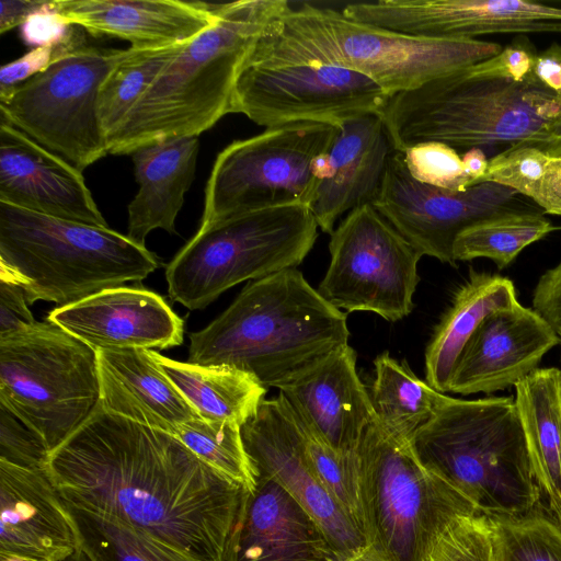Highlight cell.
Returning a JSON list of instances; mask_svg holds the SVG:
<instances>
[{
  "label": "cell",
  "mask_w": 561,
  "mask_h": 561,
  "mask_svg": "<svg viewBox=\"0 0 561 561\" xmlns=\"http://www.w3.org/2000/svg\"><path fill=\"white\" fill-rule=\"evenodd\" d=\"M185 44L156 49L129 47L127 55L108 72L98 95V116L106 145L157 76Z\"/></svg>",
  "instance_id": "35"
},
{
  "label": "cell",
  "mask_w": 561,
  "mask_h": 561,
  "mask_svg": "<svg viewBox=\"0 0 561 561\" xmlns=\"http://www.w3.org/2000/svg\"><path fill=\"white\" fill-rule=\"evenodd\" d=\"M404 164L416 181L455 192L473 186L461 153L448 145L431 141L402 152Z\"/></svg>",
  "instance_id": "40"
},
{
  "label": "cell",
  "mask_w": 561,
  "mask_h": 561,
  "mask_svg": "<svg viewBox=\"0 0 561 561\" xmlns=\"http://www.w3.org/2000/svg\"><path fill=\"white\" fill-rule=\"evenodd\" d=\"M389 98L366 76L332 65H245L231 113L272 128L293 123H337L385 108Z\"/></svg>",
  "instance_id": "14"
},
{
  "label": "cell",
  "mask_w": 561,
  "mask_h": 561,
  "mask_svg": "<svg viewBox=\"0 0 561 561\" xmlns=\"http://www.w3.org/2000/svg\"><path fill=\"white\" fill-rule=\"evenodd\" d=\"M198 148L196 136H182L147 144L130 153L139 185L128 205L126 236L134 242L145 245L154 229L176 233L175 220L195 176Z\"/></svg>",
  "instance_id": "27"
},
{
  "label": "cell",
  "mask_w": 561,
  "mask_h": 561,
  "mask_svg": "<svg viewBox=\"0 0 561 561\" xmlns=\"http://www.w3.org/2000/svg\"><path fill=\"white\" fill-rule=\"evenodd\" d=\"M0 203L108 227L82 171L4 121L0 122Z\"/></svg>",
  "instance_id": "21"
},
{
  "label": "cell",
  "mask_w": 561,
  "mask_h": 561,
  "mask_svg": "<svg viewBox=\"0 0 561 561\" xmlns=\"http://www.w3.org/2000/svg\"><path fill=\"white\" fill-rule=\"evenodd\" d=\"M343 561H388L382 554H380L375 548L366 545L358 553L347 558Z\"/></svg>",
  "instance_id": "50"
},
{
  "label": "cell",
  "mask_w": 561,
  "mask_h": 561,
  "mask_svg": "<svg viewBox=\"0 0 561 561\" xmlns=\"http://www.w3.org/2000/svg\"><path fill=\"white\" fill-rule=\"evenodd\" d=\"M370 400L377 423L394 440L409 445L448 396L420 379L405 360L386 351L375 360Z\"/></svg>",
  "instance_id": "31"
},
{
  "label": "cell",
  "mask_w": 561,
  "mask_h": 561,
  "mask_svg": "<svg viewBox=\"0 0 561 561\" xmlns=\"http://www.w3.org/2000/svg\"><path fill=\"white\" fill-rule=\"evenodd\" d=\"M514 388L536 482L557 515L561 511V369L538 368Z\"/></svg>",
  "instance_id": "29"
},
{
  "label": "cell",
  "mask_w": 561,
  "mask_h": 561,
  "mask_svg": "<svg viewBox=\"0 0 561 561\" xmlns=\"http://www.w3.org/2000/svg\"><path fill=\"white\" fill-rule=\"evenodd\" d=\"M59 561H92V559L79 547L73 553Z\"/></svg>",
  "instance_id": "52"
},
{
  "label": "cell",
  "mask_w": 561,
  "mask_h": 561,
  "mask_svg": "<svg viewBox=\"0 0 561 561\" xmlns=\"http://www.w3.org/2000/svg\"><path fill=\"white\" fill-rule=\"evenodd\" d=\"M362 533L388 561H425L438 534L456 517L480 514L458 488L425 468L410 444L375 421L357 447Z\"/></svg>",
  "instance_id": "9"
},
{
  "label": "cell",
  "mask_w": 561,
  "mask_h": 561,
  "mask_svg": "<svg viewBox=\"0 0 561 561\" xmlns=\"http://www.w3.org/2000/svg\"><path fill=\"white\" fill-rule=\"evenodd\" d=\"M278 390L298 425L340 451L356 450L376 419L348 344Z\"/></svg>",
  "instance_id": "22"
},
{
  "label": "cell",
  "mask_w": 561,
  "mask_h": 561,
  "mask_svg": "<svg viewBox=\"0 0 561 561\" xmlns=\"http://www.w3.org/2000/svg\"><path fill=\"white\" fill-rule=\"evenodd\" d=\"M561 343L551 325L519 302L489 314L465 345L448 392L492 393L515 386L538 369L542 357Z\"/></svg>",
  "instance_id": "18"
},
{
  "label": "cell",
  "mask_w": 561,
  "mask_h": 561,
  "mask_svg": "<svg viewBox=\"0 0 561 561\" xmlns=\"http://www.w3.org/2000/svg\"><path fill=\"white\" fill-rule=\"evenodd\" d=\"M342 13L357 22L424 38L561 33L560 7L526 0H379L350 3Z\"/></svg>",
  "instance_id": "17"
},
{
  "label": "cell",
  "mask_w": 561,
  "mask_h": 561,
  "mask_svg": "<svg viewBox=\"0 0 561 561\" xmlns=\"http://www.w3.org/2000/svg\"><path fill=\"white\" fill-rule=\"evenodd\" d=\"M76 27L77 25L68 24L62 19L49 0L43 9L30 15L21 25V38L25 45L33 48L57 45L69 38Z\"/></svg>",
  "instance_id": "44"
},
{
  "label": "cell",
  "mask_w": 561,
  "mask_h": 561,
  "mask_svg": "<svg viewBox=\"0 0 561 561\" xmlns=\"http://www.w3.org/2000/svg\"><path fill=\"white\" fill-rule=\"evenodd\" d=\"M47 319L95 351H163L181 345L184 339V320L162 296L142 287L108 288L56 307Z\"/></svg>",
  "instance_id": "19"
},
{
  "label": "cell",
  "mask_w": 561,
  "mask_h": 561,
  "mask_svg": "<svg viewBox=\"0 0 561 561\" xmlns=\"http://www.w3.org/2000/svg\"><path fill=\"white\" fill-rule=\"evenodd\" d=\"M226 561H341L318 523L276 482L256 474Z\"/></svg>",
  "instance_id": "23"
},
{
  "label": "cell",
  "mask_w": 561,
  "mask_h": 561,
  "mask_svg": "<svg viewBox=\"0 0 561 561\" xmlns=\"http://www.w3.org/2000/svg\"><path fill=\"white\" fill-rule=\"evenodd\" d=\"M490 520L497 561H561V527L542 512Z\"/></svg>",
  "instance_id": "37"
},
{
  "label": "cell",
  "mask_w": 561,
  "mask_h": 561,
  "mask_svg": "<svg viewBox=\"0 0 561 561\" xmlns=\"http://www.w3.org/2000/svg\"><path fill=\"white\" fill-rule=\"evenodd\" d=\"M241 434L255 473L279 484L318 523L341 561L366 547L362 531L314 477L302 432L279 396L265 399Z\"/></svg>",
  "instance_id": "16"
},
{
  "label": "cell",
  "mask_w": 561,
  "mask_h": 561,
  "mask_svg": "<svg viewBox=\"0 0 561 561\" xmlns=\"http://www.w3.org/2000/svg\"><path fill=\"white\" fill-rule=\"evenodd\" d=\"M127 49L87 45L0 94L4 121L80 171L107 152L98 116L100 87Z\"/></svg>",
  "instance_id": "12"
},
{
  "label": "cell",
  "mask_w": 561,
  "mask_h": 561,
  "mask_svg": "<svg viewBox=\"0 0 561 561\" xmlns=\"http://www.w3.org/2000/svg\"><path fill=\"white\" fill-rule=\"evenodd\" d=\"M300 430L314 477L362 531L360 463L357 450L333 449L301 427Z\"/></svg>",
  "instance_id": "38"
},
{
  "label": "cell",
  "mask_w": 561,
  "mask_h": 561,
  "mask_svg": "<svg viewBox=\"0 0 561 561\" xmlns=\"http://www.w3.org/2000/svg\"><path fill=\"white\" fill-rule=\"evenodd\" d=\"M503 49L481 39L405 35L304 2L272 21L245 65L323 64L359 72L390 99Z\"/></svg>",
  "instance_id": "5"
},
{
  "label": "cell",
  "mask_w": 561,
  "mask_h": 561,
  "mask_svg": "<svg viewBox=\"0 0 561 561\" xmlns=\"http://www.w3.org/2000/svg\"><path fill=\"white\" fill-rule=\"evenodd\" d=\"M465 165L473 179V186L477 185L480 179L484 175L489 159L485 152L480 148H472L461 153Z\"/></svg>",
  "instance_id": "49"
},
{
  "label": "cell",
  "mask_w": 561,
  "mask_h": 561,
  "mask_svg": "<svg viewBox=\"0 0 561 561\" xmlns=\"http://www.w3.org/2000/svg\"><path fill=\"white\" fill-rule=\"evenodd\" d=\"M373 206L423 256L457 266L456 238L489 216L539 208L501 184L484 182L463 192L421 183L409 173L402 152L390 156Z\"/></svg>",
  "instance_id": "15"
},
{
  "label": "cell",
  "mask_w": 561,
  "mask_h": 561,
  "mask_svg": "<svg viewBox=\"0 0 561 561\" xmlns=\"http://www.w3.org/2000/svg\"><path fill=\"white\" fill-rule=\"evenodd\" d=\"M348 337L346 314L287 268L248 283L219 317L191 333L187 362L234 367L279 389Z\"/></svg>",
  "instance_id": "2"
},
{
  "label": "cell",
  "mask_w": 561,
  "mask_h": 561,
  "mask_svg": "<svg viewBox=\"0 0 561 561\" xmlns=\"http://www.w3.org/2000/svg\"><path fill=\"white\" fill-rule=\"evenodd\" d=\"M49 0H1L0 33L21 26L26 19L43 9Z\"/></svg>",
  "instance_id": "48"
},
{
  "label": "cell",
  "mask_w": 561,
  "mask_h": 561,
  "mask_svg": "<svg viewBox=\"0 0 561 561\" xmlns=\"http://www.w3.org/2000/svg\"><path fill=\"white\" fill-rule=\"evenodd\" d=\"M394 151L381 116L366 113L336 124L328 150L316 158L318 186L310 210L318 227L331 234L354 208L371 204Z\"/></svg>",
  "instance_id": "20"
},
{
  "label": "cell",
  "mask_w": 561,
  "mask_h": 561,
  "mask_svg": "<svg viewBox=\"0 0 561 561\" xmlns=\"http://www.w3.org/2000/svg\"><path fill=\"white\" fill-rule=\"evenodd\" d=\"M45 470L65 501L127 523L197 561H226L248 492L172 434L99 402L49 454Z\"/></svg>",
  "instance_id": "1"
},
{
  "label": "cell",
  "mask_w": 561,
  "mask_h": 561,
  "mask_svg": "<svg viewBox=\"0 0 561 561\" xmlns=\"http://www.w3.org/2000/svg\"><path fill=\"white\" fill-rule=\"evenodd\" d=\"M484 182L512 188L545 215L561 216V156L526 142L510 146L489 159L478 184Z\"/></svg>",
  "instance_id": "34"
},
{
  "label": "cell",
  "mask_w": 561,
  "mask_h": 561,
  "mask_svg": "<svg viewBox=\"0 0 561 561\" xmlns=\"http://www.w3.org/2000/svg\"><path fill=\"white\" fill-rule=\"evenodd\" d=\"M172 435L221 476L247 491L255 486L256 473L247 454L239 424L197 416L181 424Z\"/></svg>",
  "instance_id": "36"
},
{
  "label": "cell",
  "mask_w": 561,
  "mask_h": 561,
  "mask_svg": "<svg viewBox=\"0 0 561 561\" xmlns=\"http://www.w3.org/2000/svg\"><path fill=\"white\" fill-rule=\"evenodd\" d=\"M556 520L558 522V524L561 527V511L556 515Z\"/></svg>",
  "instance_id": "53"
},
{
  "label": "cell",
  "mask_w": 561,
  "mask_h": 561,
  "mask_svg": "<svg viewBox=\"0 0 561 561\" xmlns=\"http://www.w3.org/2000/svg\"><path fill=\"white\" fill-rule=\"evenodd\" d=\"M531 76L546 89L561 94V44L553 42L537 53Z\"/></svg>",
  "instance_id": "47"
},
{
  "label": "cell",
  "mask_w": 561,
  "mask_h": 561,
  "mask_svg": "<svg viewBox=\"0 0 561 561\" xmlns=\"http://www.w3.org/2000/svg\"><path fill=\"white\" fill-rule=\"evenodd\" d=\"M517 304L512 279L471 268L427 344L426 381L435 390L448 392L456 363L473 332L489 314Z\"/></svg>",
  "instance_id": "28"
},
{
  "label": "cell",
  "mask_w": 561,
  "mask_h": 561,
  "mask_svg": "<svg viewBox=\"0 0 561 561\" xmlns=\"http://www.w3.org/2000/svg\"><path fill=\"white\" fill-rule=\"evenodd\" d=\"M554 229L540 208L499 213L465 229L455 240L454 257L456 262L485 257L504 270Z\"/></svg>",
  "instance_id": "33"
},
{
  "label": "cell",
  "mask_w": 561,
  "mask_h": 561,
  "mask_svg": "<svg viewBox=\"0 0 561 561\" xmlns=\"http://www.w3.org/2000/svg\"><path fill=\"white\" fill-rule=\"evenodd\" d=\"M99 404L106 411L173 434L197 417L150 350H98Z\"/></svg>",
  "instance_id": "26"
},
{
  "label": "cell",
  "mask_w": 561,
  "mask_h": 561,
  "mask_svg": "<svg viewBox=\"0 0 561 561\" xmlns=\"http://www.w3.org/2000/svg\"><path fill=\"white\" fill-rule=\"evenodd\" d=\"M318 228L304 204L241 213L199 226L167 265L169 296L190 310L204 309L244 280L296 268L313 248Z\"/></svg>",
  "instance_id": "8"
},
{
  "label": "cell",
  "mask_w": 561,
  "mask_h": 561,
  "mask_svg": "<svg viewBox=\"0 0 561 561\" xmlns=\"http://www.w3.org/2000/svg\"><path fill=\"white\" fill-rule=\"evenodd\" d=\"M533 309L554 330L561 340V262L547 270L533 294Z\"/></svg>",
  "instance_id": "45"
},
{
  "label": "cell",
  "mask_w": 561,
  "mask_h": 561,
  "mask_svg": "<svg viewBox=\"0 0 561 561\" xmlns=\"http://www.w3.org/2000/svg\"><path fill=\"white\" fill-rule=\"evenodd\" d=\"M87 32L77 25L65 42L57 45L32 48L22 57L5 64L0 69V94H5L32 77L45 71L58 59L88 45Z\"/></svg>",
  "instance_id": "41"
},
{
  "label": "cell",
  "mask_w": 561,
  "mask_h": 561,
  "mask_svg": "<svg viewBox=\"0 0 561 561\" xmlns=\"http://www.w3.org/2000/svg\"><path fill=\"white\" fill-rule=\"evenodd\" d=\"M27 305L24 290L20 286L0 279V337L37 322Z\"/></svg>",
  "instance_id": "46"
},
{
  "label": "cell",
  "mask_w": 561,
  "mask_h": 561,
  "mask_svg": "<svg viewBox=\"0 0 561 561\" xmlns=\"http://www.w3.org/2000/svg\"><path fill=\"white\" fill-rule=\"evenodd\" d=\"M49 450L42 438L0 405V460L34 469H45Z\"/></svg>",
  "instance_id": "42"
},
{
  "label": "cell",
  "mask_w": 561,
  "mask_h": 561,
  "mask_svg": "<svg viewBox=\"0 0 561 561\" xmlns=\"http://www.w3.org/2000/svg\"><path fill=\"white\" fill-rule=\"evenodd\" d=\"M410 446L425 468L465 493L481 515L502 519L537 511L542 494L513 397H448Z\"/></svg>",
  "instance_id": "6"
},
{
  "label": "cell",
  "mask_w": 561,
  "mask_h": 561,
  "mask_svg": "<svg viewBox=\"0 0 561 561\" xmlns=\"http://www.w3.org/2000/svg\"><path fill=\"white\" fill-rule=\"evenodd\" d=\"M96 351L50 320L0 337V405L49 453L99 402Z\"/></svg>",
  "instance_id": "10"
},
{
  "label": "cell",
  "mask_w": 561,
  "mask_h": 561,
  "mask_svg": "<svg viewBox=\"0 0 561 561\" xmlns=\"http://www.w3.org/2000/svg\"><path fill=\"white\" fill-rule=\"evenodd\" d=\"M537 53L535 45L526 35H518L497 55L474 66L485 75L524 82L533 79L531 69Z\"/></svg>",
  "instance_id": "43"
},
{
  "label": "cell",
  "mask_w": 561,
  "mask_h": 561,
  "mask_svg": "<svg viewBox=\"0 0 561 561\" xmlns=\"http://www.w3.org/2000/svg\"><path fill=\"white\" fill-rule=\"evenodd\" d=\"M330 237L331 260L318 287L328 302L392 322L411 313L422 255L371 204L346 214Z\"/></svg>",
  "instance_id": "13"
},
{
  "label": "cell",
  "mask_w": 561,
  "mask_h": 561,
  "mask_svg": "<svg viewBox=\"0 0 561 561\" xmlns=\"http://www.w3.org/2000/svg\"><path fill=\"white\" fill-rule=\"evenodd\" d=\"M179 392L197 415L242 426L265 400L267 389L252 375L225 365H201L168 358L151 351Z\"/></svg>",
  "instance_id": "30"
},
{
  "label": "cell",
  "mask_w": 561,
  "mask_h": 561,
  "mask_svg": "<svg viewBox=\"0 0 561 561\" xmlns=\"http://www.w3.org/2000/svg\"><path fill=\"white\" fill-rule=\"evenodd\" d=\"M159 266L154 253L108 227L0 203V279L20 286L28 305H72Z\"/></svg>",
  "instance_id": "7"
},
{
  "label": "cell",
  "mask_w": 561,
  "mask_h": 561,
  "mask_svg": "<svg viewBox=\"0 0 561 561\" xmlns=\"http://www.w3.org/2000/svg\"><path fill=\"white\" fill-rule=\"evenodd\" d=\"M0 561H53L47 558L0 551Z\"/></svg>",
  "instance_id": "51"
},
{
  "label": "cell",
  "mask_w": 561,
  "mask_h": 561,
  "mask_svg": "<svg viewBox=\"0 0 561 561\" xmlns=\"http://www.w3.org/2000/svg\"><path fill=\"white\" fill-rule=\"evenodd\" d=\"M335 134L336 125L302 122L229 144L208 178L201 226L274 206L310 207L319 182L316 158L328 150Z\"/></svg>",
  "instance_id": "11"
},
{
  "label": "cell",
  "mask_w": 561,
  "mask_h": 561,
  "mask_svg": "<svg viewBox=\"0 0 561 561\" xmlns=\"http://www.w3.org/2000/svg\"><path fill=\"white\" fill-rule=\"evenodd\" d=\"M65 504L79 547L92 561H197L127 523L67 501Z\"/></svg>",
  "instance_id": "32"
},
{
  "label": "cell",
  "mask_w": 561,
  "mask_h": 561,
  "mask_svg": "<svg viewBox=\"0 0 561 561\" xmlns=\"http://www.w3.org/2000/svg\"><path fill=\"white\" fill-rule=\"evenodd\" d=\"M393 149L442 142L457 151L530 144L561 156V94L474 65L391 96L379 114Z\"/></svg>",
  "instance_id": "3"
},
{
  "label": "cell",
  "mask_w": 561,
  "mask_h": 561,
  "mask_svg": "<svg viewBox=\"0 0 561 561\" xmlns=\"http://www.w3.org/2000/svg\"><path fill=\"white\" fill-rule=\"evenodd\" d=\"M425 561H497L491 520L481 514L456 517L435 538Z\"/></svg>",
  "instance_id": "39"
},
{
  "label": "cell",
  "mask_w": 561,
  "mask_h": 561,
  "mask_svg": "<svg viewBox=\"0 0 561 561\" xmlns=\"http://www.w3.org/2000/svg\"><path fill=\"white\" fill-rule=\"evenodd\" d=\"M290 3H217V21L167 64L107 140V152L130 154L165 138L196 136L231 113L237 79L260 37Z\"/></svg>",
  "instance_id": "4"
},
{
  "label": "cell",
  "mask_w": 561,
  "mask_h": 561,
  "mask_svg": "<svg viewBox=\"0 0 561 561\" xmlns=\"http://www.w3.org/2000/svg\"><path fill=\"white\" fill-rule=\"evenodd\" d=\"M68 24L134 49L185 44L217 21V3L179 0H51Z\"/></svg>",
  "instance_id": "24"
},
{
  "label": "cell",
  "mask_w": 561,
  "mask_h": 561,
  "mask_svg": "<svg viewBox=\"0 0 561 561\" xmlns=\"http://www.w3.org/2000/svg\"><path fill=\"white\" fill-rule=\"evenodd\" d=\"M78 548L72 519L46 470L0 460V551L59 561Z\"/></svg>",
  "instance_id": "25"
}]
</instances>
